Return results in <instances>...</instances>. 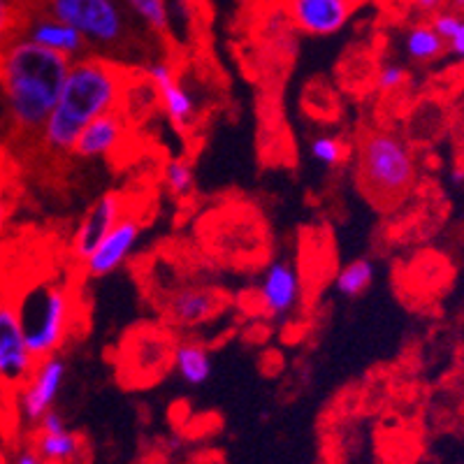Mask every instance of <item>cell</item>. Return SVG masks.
<instances>
[{
  "label": "cell",
  "mask_w": 464,
  "mask_h": 464,
  "mask_svg": "<svg viewBox=\"0 0 464 464\" xmlns=\"http://www.w3.org/2000/svg\"><path fill=\"white\" fill-rule=\"evenodd\" d=\"M72 65L68 56L14 35L0 47V95L10 123L24 138H37L63 91Z\"/></svg>",
  "instance_id": "2"
},
{
  "label": "cell",
  "mask_w": 464,
  "mask_h": 464,
  "mask_svg": "<svg viewBox=\"0 0 464 464\" xmlns=\"http://www.w3.org/2000/svg\"><path fill=\"white\" fill-rule=\"evenodd\" d=\"M163 181L169 188L174 198H186L196 186V172H193V165L184 156H177V159L168 160L163 169Z\"/></svg>",
  "instance_id": "22"
},
{
  "label": "cell",
  "mask_w": 464,
  "mask_h": 464,
  "mask_svg": "<svg viewBox=\"0 0 464 464\" xmlns=\"http://www.w3.org/2000/svg\"><path fill=\"white\" fill-rule=\"evenodd\" d=\"M24 337L35 360L58 353L68 339L72 325V293L68 285L56 281H43L26 288L14 302Z\"/></svg>",
  "instance_id": "5"
},
{
  "label": "cell",
  "mask_w": 464,
  "mask_h": 464,
  "mask_svg": "<svg viewBox=\"0 0 464 464\" xmlns=\"http://www.w3.org/2000/svg\"><path fill=\"white\" fill-rule=\"evenodd\" d=\"M132 82L135 72L114 58L86 53L72 61L56 107L37 135L43 149L56 156L72 153L80 132L98 116L119 110Z\"/></svg>",
  "instance_id": "1"
},
{
  "label": "cell",
  "mask_w": 464,
  "mask_h": 464,
  "mask_svg": "<svg viewBox=\"0 0 464 464\" xmlns=\"http://www.w3.org/2000/svg\"><path fill=\"white\" fill-rule=\"evenodd\" d=\"M65 376H68V364L58 353L37 360L35 370L31 372L19 392V409H22L24 420L37 425L40 418L49 409H53L65 383Z\"/></svg>",
  "instance_id": "7"
},
{
  "label": "cell",
  "mask_w": 464,
  "mask_h": 464,
  "mask_svg": "<svg viewBox=\"0 0 464 464\" xmlns=\"http://www.w3.org/2000/svg\"><path fill=\"white\" fill-rule=\"evenodd\" d=\"M7 218H10V190H7L5 179L0 177V237L5 232Z\"/></svg>",
  "instance_id": "27"
},
{
  "label": "cell",
  "mask_w": 464,
  "mask_h": 464,
  "mask_svg": "<svg viewBox=\"0 0 464 464\" xmlns=\"http://www.w3.org/2000/svg\"><path fill=\"white\" fill-rule=\"evenodd\" d=\"M16 3H22V5H31V3H35V0H16Z\"/></svg>",
  "instance_id": "30"
},
{
  "label": "cell",
  "mask_w": 464,
  "mask_h": 464,
  "mask_svg": "<svg viewBox=\"0 0 464 464\" xmlns=\"http://www.w3.org/2000/svg\"><path fill=\"white\" fill-rule=\"evenodd\" d=\"M24 5L16 0H0V47L7 44L19 33Z\"/></svg>",
  "instance_id": "23"
},
{
  "label": "cell",
  "mask_w": 464,
  "mask_h": 464,
  "mask_svg": "<svg viewBox=\"0 0 464 464\" xmlns=\"http://www.w3.org/2000/svg\"><path fill=\"white\" fill-rule=\"evenodd\" d=\"M123 138H126V119L119 110L102 114L89 123L84 130L80 132L77 144H74L72 153L77 159L95 160L111 156L116 149L121 147Z\"/></svg>",
  "instance_id": "15"
},
{
  "label": "cell",
  "mask_w": 464,
  "mask_h": 464,
  "mask_svg": "<svg viewBox=\"0 0 464 464\" xmlns=\"http://www.w3.org/2000/svg\"><path fill=\"white\" fill-rule=\"evenodd\" d=\"M406 77H409V72H406L404 65L383 63L381 65L379 74H376V89H379L381 93H392V91H400L401 86L406 84Z\"/></svg>",
  "instance_id": "24"
},
{
  "label": "cell",
  "mask_w": 464,
  "mask_h": 464,
  "mask_svg": "<svg viewBox=\"0 0 464 464\" xmlns=\"http://www.w3.org/2000/svg\"><path fill=\"white\" fill-rule=\"evenodd\" d=\"M35 453L47 464H68L80 458L82 439L70 432V430L58 434L37 432Z\"/></svg>",
  "instance_id": "19"
},
{
  "label": "cell",
  "mask_w": 464,
  "mask_h": 464,
  "mask_svg": "<svg viewBox=\"0 0 464 464\" xmlns=\"http://www.w3.org/2000/svg\"><path fill=\"white\" fill-rule=\"evenodd\" d=\"M144 74H147L149 84L160 95V107L168 114L169 123L179 132H186L196 126L198 102L193 98V93L179 82L172 63L160 61V58L149 61L147 68H144Z\"/></svg>",
  "instance_id": "8"
},
{
  "label": "cell",
  "mask_w": 464,
  "mask_h": 464,
  "mask_svg": "<svg viewBox=\"0 0 464 464\" xmlns=\"http://www.w3.org/2000/svg\"><path fill=\"white\" fill-rule=\"evenodd\" d=\"M130 16L156 37L169 35V0H123Z\"/></svg>",
  "instance_id": "20"
},
{
  "label": "cell",
  "mask_w": 464,
  "mask_h": 464,
  "mask_svg": "<svg viewBox=\"0 0 464 464\" xmlns=\"http://www.w3.org/2000/svg\"><path fill=\"white\" fill-rule=\"evenodd\" d=\"M302 297V281L290 260H272L258 284V300L269 318H288Z\"/></svg>",
  "instance_id": "11"
},
{
  "label": "cell",
  "mask_w": 464,
  "mask_h": 464,
  "mask_svg": "<svg viewBox=\"0 0 464 464\" xmlns=\"http://www.w3.org/2000/svg\"><path fill=\"white\" fill-rule=\"evenodd\" d=\"M355 0H288V19L300 33L330 37L348 26Z\"/></svg>",
  "instance_id": "10"
},
{
  "label": "cell",
  "mask_w": 464,
  "mask_h": 464,
  "mask_svg": "<svg viewBox=\"0 0 464 464\" xmlns=\"http://www.w3.org/2000/svg\"><path fill=\"white\" fill-rule=\"evenodd\" d=\"M309 156L316 165L325 169H334L346 160V147H343L342 140L337 135H330V132H321L309 142Z\"/></svg>",
  "instance_id": "21"
},
{
  "label": "cell",
  "mask_w": 464,
  "mask_h": 464,
  "mask_svg": "<svg viewBox=\"0 0 464 464\" xmlns=\"http://www.w3.org/2000/svg\"><path fill=\"white\" fill-rule=\"evenodd\" d=\"M123 218V198L121 193H105L101 196L93 205L86 209V214L82 217L80 226L72 235V258L77 263H84L91 254L95 251V246L102 242V239L110 235L111 227Z\"/></svg>",
  "instance_id": "13"
},
{
  "label": "cell",
  "mask_w": 464,
  "mask_h": 464,
  "mask_svg": "<svg viewBox=\"0 0 464 464\" xmlns=\"http://www.w3.org/2000/svg\"><path fill=\"white\" fill-rule=\"evenodd\" d=\"M374 276L376 265L370 258H355L343 265L337 272V276H334V290L342 297H360L374 284Z\"/></svg>",
  "instance_id": "18"
},
{
  "label": "cell",
  "mask_w": 464,
  "mask_h": 464,
  "mask_svg": "<svg viewBox=\"0 0 464 464\" xmlns=\"http://www.w3.org/2000/svg\"><path fill=\"white\" fill-rule=\"evenodd\" d=\"M358 179L374 200H400L416 184L409 144L391 130H370L358 147Z\"/></svg>",
  "instance_id": "4"
},
{
  "label": "cell",
  "mask_w": 464,
  "mask_h": 464,
  "mask_svg": "<svg viewBox=\"0 0 464 464\" xmlns=\"http://www.w3.org/2000/svg\"><path fill=\"white\" fill-rule=\"evenodd\" d=\"M418 10L425 12V14H437V12L443 10V5H446V0H416Z\"/></svg>",
  "instance_id": "28"
},
{
  "label": "cell",
  "mask_w": 464,
  "mask_h": 464,
  "mask_svg": "<svg viewBox=\"0 0 464 464\" xmlns=\"http://www.w3.org/2000/svg\"><path fill=\"white\" fill-rule=\"evenodd\" d=\"M31 5L72 26L98 56L123 53L135 37V19L123 0H35Z\"/></svg>",
  "instance_id": "3"
},
{
  "label": "cell",
  "mask_w": 464,
  "mask_h": 464,
  "mask_svg": "<svg viewBox=\"0 0 464 464\" xmlns=\"http://www.w3.org/2000/svg\"><path fill=\"white\" fill-rule=\"evenodd\" d=\"M446 49H449L455 58H464V16H459L458 28H455L453 35L446 40Z\"/></svg>",
  "instance_id": "26"
},
{
  "label": "cell",
  "mask_w": 464,
  "mask_h": 464,
  "mask_svg": "<svg viewBox=\"0 0 464 464\" xmlns=\"http://www.w3.org/2000/svg\"><path fill=\"white\" fill-rule=\"evenodd\" d=\"M35 364L37 360L24 337L14 302L0 300V383L22 388Z\"/></svg>",
  "instance_id": "6"
},
{
  "label": "cell",
  "mask_w": 464,
  "mask_h": 464,
  "mask_svg": "<svg viewBox=\"0 0 464 464\" xmlns=\"http://www.w3.org/2000/svg\"><path fill=\"white\" fill-rule=\"evenodd\" d=\"M16 35L26 37V40H31V43L40 44L44 49L63 53L70 61H77V58L91 53L86 40L72 26L44 14L35 5H24L22 24H19V33Z\"/></svg>",
  "instance_id": "9"
},
{
  "label": "cell",
  "mask_w": 464,
  "mask_h": 464,
  "mask_svg": "<svg viewBox=\"0 0 464 464\" xmlns=\"http://www.w3.org/2000/svg\"><path fill=\"white\" fill-rule=\"evenodd\" d=\"M450 184L453 186L464 184V169H453V172H450Z\"/></svg>",
  "instance_id": "29"
},
{
  "label": "cell",
  "mask_w": 464,
  "mask_h": 464,
  "mask_svg": "<svg viewBox=\"0 0 464 464\" xmlns=\"http://www.w3.org/2000/svg\"><path fill=\"white\" fill-rule=\"evenodd\" d=\"M401 52L411 63H432L446 52V40L432 24H413L401 33Z\"/></svg>",
  "instance_id": "17"
},
{
  "label": "cell",
  "mask_w": 464,
  "mask_h": 464,
  "mask_svg": "<svg viewBox=\"0 0 464 464\" xmlns=\"http://www.w3.org/2000/svg\"><path fill=\"white\" fill-rule=\"evenodd\" d=\"M172 367L190 388H200L211 379L214 364L207 346H202L196 339H184L177 342L172 348Z\"/></svg>",
  "instance_id": "16"
},
{
  "label": "cell",
  "mask_w": 464,
  "mask_h": 464,
  "mask_svg": "<svg viewBox=\"0 0 464 464\" xmlns=\"http://www.w3.org/2000/svg\"><path fill=\"white\" fill-rule=\"evenodd\" d=\"M223 306V295L211 285H184L165 302V314L169 323L181 330L200 327L211 321Z\"/></svg>",
  "instance_id": "14"
},
{
  "label": "cell",
  "mask_w": 464,
  "mask_h": 464,
  "mask_svg": "<svg viewBox=\"0 0 464 464\" xmlns=\"http://www.w3.org/2000/svg\"><path fill=\"white\" fill-rule=\"evenodd\" d=\"M140 235H142L140 221L123 217L111 227L110 235L95 246L93 254L82 263L84 275L89 279H105V276L114 275L116 269H121L126 260L130 258V254L140 242Z\"/></svg>",
  "instance_id": "12"
},
{
  "label": "cell",
  "mask_w": 464,
  "mask_h": 464,
  "mask_svg": "<svg viewBox=\"0 0 464 464\" xmlns=\"http://www.w3.org/2000/svg\"><path fill=\"white\" fill-rule=\"evenodd\" d=\"M68 425H65V418L56 411V409H49L40 422H37V432L43 434H58V432H65Z\"/></svg>",
  "instance_id": "25"
}]
</instances>
